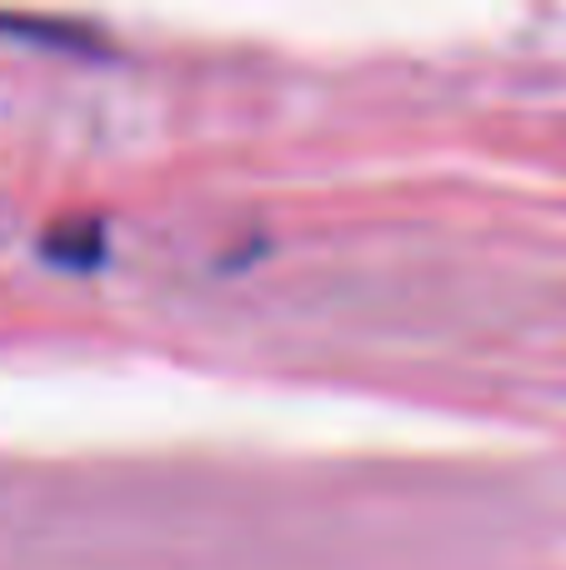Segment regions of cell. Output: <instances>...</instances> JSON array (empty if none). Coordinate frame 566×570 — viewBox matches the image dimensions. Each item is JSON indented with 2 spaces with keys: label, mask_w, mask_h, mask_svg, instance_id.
I'll return each instance as SVG.
<instances>
[{
  "label": "cell",
  "mask_w": 566,
  "mask_h": 570,
  "mask_svg": "<svg viewBox=\"0 0 566 570\" xmlns=\"http://www.w3.org/2000/svg\"><path fill=\"white\" fill-rule=\"evenodd\" d=\"M0 36H30V46H50V50H96V36L80 26H56V20H20V16H0Z\"/></svg>",
  "instance_id": "7a4b0ae2"
},
{
  "label": "cell",
  "mask_w": 566,
  "mask_h": 570,
  "mask_svg": "<svg viewBox=\"0 0 566 570\" xmlns=\"http://www.w3.org/2000/svg\"><path fill=\"white\" fill-rule=\"evenodd\" d=\"M40 250H46L50 261H60V266H70V271H86V266H96V261H100L106 236H100L96 220H66V226H50L46 230Z\"/></svg>",
  "instance_id": "6da1fadb"
}]
</instances>
